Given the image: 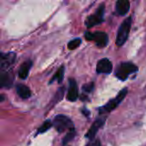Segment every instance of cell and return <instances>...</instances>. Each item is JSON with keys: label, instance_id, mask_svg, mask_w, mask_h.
<instances>
[{"label": "cell", "instance_id": "obj_3", "mask_svg": "<svg viewBox=\"0 0 146 146\" xmlns=\"http://www.w3.org/2000/svg\"><path fill=\"white\" fill-rule=\"evenodd\" d=\"M85 38L88 41H94L99 48H104L108 44L109 36L106 33L104 32H96V33H86Z\"/></svg>", "mask_w": 146, "mask_h": 146}, {"label": "cell", "instance_id": "obj_12", "mask_svg": "<svg viewBox=\"0 0 146 146\" xmlns=\"http://www.w3.org/2000/svg\"><path fill=\"white\" fill-rule=\"evenodd\" d=\"M32 65H33V62L32 61H26L20 68L19 69V73H18V75L19 77L21 79V80H25L27 79V77L28 76L29 74V71L32 68Z\"/></svg>", "mask_w": 146, "mask_h": 146}, {"label": "cell", "instance_id": "obj_8", "mask_svg": "<svg viewBox=\"0 0 146 146\" xmlns=\"http://www.w3.org/2000/svg\"><path fill=\"white\" fill-rule=\"evenodd\" d=\"M112 63L107 58H103L97 64V72L98 74H110L112 72Z\"/></svg>", "mask_w": 146, "mask_h": 146}, {"label": "cell", "instance_id": "obj_20", "mask_svg": "<svg viewBox=\"0 0 146 146\" xmlns=\"http://www.w3.org/2000/svg\"><path fill=\"white\" fill-rule=\"evenodd\" d=\"M82 112H83V114H84V115H89V111H88V110H82Z\"/></svg>", "mask_w": 146, "mask_h": 146}, {"label": "cell", "instance_id": "obj_6", "mask_svg": "<svg viewBox=\"0 0 146 146\" xmlns=\"http://www.w3.org/2000/svg\"><path fill=\"white\" fill-rule=\"evenodd\" d=\"M127 88H124L123 90H121V91L119 92V94L116 96L115 98L110 100L106 105L104 106V108H102V109L100 110V111H102V110H104L105 112H110V111H112V110H115V109L120 104V103L125 98V97L127 96Z\"/></svg>", "mask_w": 146, "mask_h": 146}, {"label": "cell", "instance_id": "obj_21", "mask_svg": "<svg viewBox=\"0 0 146 146\" xmlns=\"http://www.w3.org/2000/svg\"><path fill=\"white\" fill-rule=\"evenodd\" d=\"M4 100V96L3 95H0V103L3 102Z\"/></svg>", "mask_w": 146, "mask_h": 146}, {"label": "cell", "instance_id": "obj_17", "mask_svg": "<svg viewBox=\"0 0 146 146\" xmlns=\"http://www.w3.org/2000/svg\"><path fill=\"white\" fill-rule=\"evenodd\" d=\"M74 136H75V131H74V129L69 130V132L67 133V135H66V136L64 137V139H63L62 145H67L69 141H71V140L74 138Z\"/></svg>", "mask_w": 146, "mask_h": 146}, {"label": "cell", "instance_id": "obj_19", "mask_svg": "<svg viewBox=\"0 0 146 146\" xmlns=\"http://www.w3.org/2000/svg\"><path fill=\"white\" fill-rule=\"evenodd\" d=\"M87 146H101V143H100V140L99 139H96L94 141H92L90 142Z\"/></svg>", "mask_w": 146, "mask_h": 146}, {"label": "cell", "instance_id": "obj_13", "mask_svg": "<svg viewBox=\"0 0 146 146\" xmlns=\"http://www.w3.org/2000/svg\"><path fill=\"white\" fill-rule=\"evenodd\" d=\"M16 92H17V94L23 99H27L31 97V91L25 85H21V84L17 85Z\"/></svg>", "mask_w": 146, "mask_h": 146}, {"label": "cell", "instance_id": "obj_2", "mask_svg": "<svg viewBox=\"0 0 146 146\" xmlns=\"http://www.w3.org/2000/svg\"><path fill=\"white\" fill-rule=\"evenodd\" d=\"M138 69V67L132 62H122L116 69L115 76L121 80H125L127 79L129 74L137 72Z\"/></svg>", "mask_w": 146, "mask_h": 146}, {"label": "cell", "instance_id": "obj_4", "mask_svg": "<svg viewBox=\"0 0 146 146\" xmlns=\"http://www.w3.org/2000/svg\"><path fill=\"white\" fill-rule=\"evenodd\" d=\"M53 124L58 133H63L66 130L74 129V124L72 121L68 117L62 115H56L53 121Z\"/></svg>", "mask_w": 146, "mask_h": 146}, {"label": "cell", "instance_id": "obj_9", "mask_svg": "<svg viewBox=\"0 0 146 146\" xmlns=\"http://www.w3.org/2000/svg\"><path fill=\"white\" fill-rule=\"evenodd\" d=\"M79 97V92H78V86L77 83L74 79L69 80V88L67 95V99L70 102H74L77 100Z\"/></svg>", "mask_w": 146, "mask_h": 146}, {"label": "cell", "instance_id": "obj_1", "mask_svg": "<svg viewBox=\"0 0 146 146\" xmlns=\"http://www.w3.org/2000/svg\"><path fill=\"white\" fill-rule=\"evenodd\" d=\"M131 26H132V18L131 17H128L123 21V22L121 23V25L119 27L117 37H116L115 43H116L117 46H121L126 43V41L128 38V36H129Z\"/></svg>", "mask_w": 146, "mask_h": 146}, {"label": "cell", "instance_id": "obj_16", "mask_svg": "<svg viewBox=\"0 0 146 146\" xmlns=\"http://www.w3.org/2000/svg\"><path fill=\"white\" fill-rule=\"evenodd\" d=\"M81 44V39L80 38H74L73 40H71L68 44V50H75L76 48H78Z\"/></svg>", "mask_w": 146, "mask_h": 146}, {"label": "cell", "instance_id": "obj_15", "mask_svg": "<svg viewBox=\"0 0 146 146\" xmlns=\"http://www.w3.org/2000/svg\"><path fill=\"white\" fill-rule=\"evenodd\" d=\"M51 127H52V123H51V121H49V120H47V121H44L41 126H40V127L38 129L37 133H38V134H39V133H44V132L48 131Z\"/></svg>", "mask_w": 146, "mask_h": 146}, {"label": "cell", "instance_id": "obj_11", "mask_svg": "<svg viewBox=\"0 0 146 146\" xmlns=\"http://www.w3.org/2000/svg\"><path fill=\"white\" fill-rule=\"evenodd\" d=\"M130 9V2L128 0H117L115 9L117 14L121 15H126Z\"/></svg>", "mask_w": 146, "mask_h": 146}, {"label": "cell", "instance_id": "obj_7", "mask_svg": "<svg viewBox=\"0 0 146 146\" xmlns=\"http://www.w3.org/2000/svg\"><path fill=\"white\" fill-rule=\"evenodd\" d=\"M15 53H0V71H7V69L15 62Z\"/></svg>", "mask_w": 146, "mask_h": 146}, {"label": "cell", "instance_id": "obj_14", "mask_svg": "<svg viewBox=\"0 0 146 146\" xmlns=\"http://www.w3.org/2000/svg\"><path fill=\"white\" fill-rule=\"evenodd\" d=\"M63 77H64V67L63 66H62V67H60L59 68V69L57 70V72L56 73V74L53 76V78H52V80L50 81V83L51 84L55 80H57V82L60 84V83H62V80H63Z\"/></svg>", "mask_w": 146, "mask_h": 146}, {"label": "cell", "instance_id": "obj_5", "mask_svg": "<svg viewBox=\"0 0 146 146\" xmlns=\"http://www.w3.org/2000/svg\"><path fill=\"white\" fill-rule=\"evenodd\" d=\"M104 5L101 4L99 6V8L97 9V11L95 12L94 15H90L89 17H87L86 21V25L88 28L92 27L96 25L100 24L101 22H103L104 21Z\"/></svg>", "mask_w": 146, "mask_h": 146}, {"label": "cell", "instance_id": "obj_18", "mask_svg": "<svg viewBox=\"0 0 146 146\" xmlns=\"http://www.w3.org/2000/svg\"><path fill=\"white\" fill-rule=\"evenodd\" d=\"M93 87H94V84L92 82L90 84H86L83 86V91L86 92H91L92 90H93Z\"/></svg>", "mask_w": 146, "mask_h": 146}, {"label": "cell", "instance_id": "obj_10", "mask_svg": "<svg viewBox=\"0 0 146 146\" xmlns=\"http://www.w3.org/2000/svg\"><path fill=\"white\" fill-rule=\"evenodd\" d=\"M104 121H105L104 119H101V118L97 119V120L95 121V122L92 125V127H91V128L89 129V131L87 132L86 137L87 139H92L95 137V135H96V133H98V131L99 130V128L104 124Z\"/></svg>", "mask_w": 146, "mask_h": 146}]
</instances>
